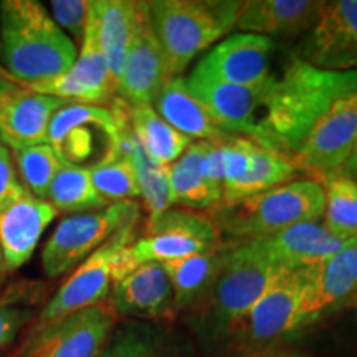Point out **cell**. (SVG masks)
Returning <instances> with one entry per match:
<instances>
[{
	"label": "cell",
	"instance_id": "6da1fadb",
	"mask_svg": "<svg viewBox=\"0 0 357 357\" xmlns=\"http://www.w3.org/2000/svg\"><path fill=\"white\" fill-rule=\"evenodd\" d=\"M357 93V70L329 71L291 56L281 77L263 88V146L293 158L318 119L334 102Z\"/></svg>",
	"mask_w": 357,
	"mask_h": 357
},
{
	"label": "cell",
	"instance_id": "7a4b0ae2",
	"mask_svg": "<svg viewBox=\"0 0 357 357\" xmlns=\"http://www.w3.org/2000/svg\"><path fill=\"white\" fill-rule=\"evenodd\" d=\"M0 56L12 82L30 84L66 73L77 61L78 50L42 3L3 0Z\"/></svg>",
	"mask_w": 357,
	"mask_h": 357
},
{
	"label": "cell",
	"instance_id": "3957f363",
	"mask_svg": "<svg viewBox=\"0 0 357 357\" xmlns=\"http://www.w3.org/2000/svg\"><path fill=\"white\" fill-rule=\"evenodd\" d=\"M242 2L213 0H153L149 20L162 48L169 77L176 78L189 63L236 24Z\"/></svg>",
	"mask_w": 357,
	"mask_h": 357
},
{
	"label": "cell",
	"instance_id": "277c9868",
	"mask_svg": "<svg viewBox=\"0 0 357 357\" xmlns=\"http://www.w3.org/2000/svg\"><path fill=\"white\" fill-rule=\"evenodd\" d=\"M324 189L318 181H296L223 207L218 230L236 238H261L298 223L318 222L324 213Z\"/></svg>",
	"mask_w": 357,
	"mask_h": 357
},
{
	"label": "cell",
	"instance_id": "5b68a950",
	"mask_svg": "<svg viewBox=\"0 0 357 357\" xmlns=\"http://www.w3.org/2000/svg\"><path fill=\"white\" fill-rule=\"evenodd\" d=\"M276 266L257 238L223 252L220 273L211 289L208 321L213 333H227L247 314L270 283Z\"/></svg>",
	"mask_w": 357,
	"mask_h": 357
},
{
	"label": "cell",
	"instance_id": "8992f818",
	"mask_svg": "<svg viewBox=\"0 0 357 357\" xmlns=\"http://www.w3.org/2000/svg\"><path fill=\"white\" fill-rule=\"evenodd\" d=\"M321 263L276 268L265 293L243 319L245 331L252 344L266 346L303 328V316L316 284Z\"/></svg>",
	"mask_w": 357,
	"mask_h": 357
},
{
	"label": "cell",
	"instance_id": "52a82bcc",
	"mask_svg": "<svg viewBox=\"0 0 357 357\" xmlns=\"http://www.w3.org/2000/svg\"><path fill=\"white\" fill-rule=\"evenodd\" d=\"M137 217L139 207L131 200H123L98 212L78 213L61 220L42 250L45 275L58 278L68 273L108 242L116 231L134 225Z\"/></svg>",
	"mask_w": 357,
	"mask_h": 357
},
{
	"label": "cell",
	"instance_id": "ba28073f",
	"mask_svg": "<svg viewBox=\"0 0 357 357\" xmlns=\"http://www.w3.org/2000/svg\"><path fill=\"white\" fill-rule=\"evenodd\" d=\"M132 227L128 225L116 231L108 242L102 243L86 260L79 263L77 271L71 273L47 306L40 311L32 334L42 331L66 316L108 300L114 283L116 255L124 245L132 243Z\"/></svg>",
	"mask_w": 357,
	"mask_h": 357
},
{
	"label": "cell",
	"instance_id": "9c48e42d",
	"mask_svg": "<svg viewBox=\"0 0 357 357\" xmlns=\"http://www.w3.org/2000/svg\"><path fill=\"white\" fill-rule=\"evenodd\" d=\"M220 231L215 220L200 212L169 208L162 215L149 218L147 231L131 245L136 265L182 260L220 248Z\"/></svg>",
	"mask_w": 357,
	"mask_h": 357
},
{
	"label": "cell",
	"instance_id": "30bf717a",
	"mask_svg": "<svg viewBox=\"0 0 357 357\" xmlns=\"http://www.w3.org/2000/svg\"><path fill=\"white\" fill-rule=\"evenodd\" d=\"M118 314L108 301L86 307L30 334L24 357H100L108 344Z\"/></svg>",
	"mask_w": 357,
	"mask_h": 357
},
{
	"label": "cell",
	"instance_id": "8fae6325",
	"mask_svg": "<svg viewBox=\"0 0 357 357\" xmlns=\"http://www.w3.org/2000/svg\"><path fill=\"white\" fill-rule=\"evenodd\" d=\"M357 142V93L334 102L312 126L298 153L296 169L318 178L336 176Z\"/></svg>",
	"mask_w": 357,
	"mask_h": 357
},
{
	"label": "cell",
	"instance_id": "7c38bea8",
	"mask_svg": "<svg viewBox=\"0 0 357 357\" xmlns=\"http://www.w3.org/2000/svg\"><path fill=\"white\" fill-rule=\"evenodd\" d=\"M296 56L321 70H357V0L323 2Z\"/></svg>",
	"mask_w": 357,
	"mask_h": 357
},
{
	"label": "cell",
	"instance_id": "4fadbf2b",
	"mask_svg": "<svg viewBox=\"0 0 357 357\" xmlns=\"http://www.w3.org/2000/svg\"><path fill=\"white\" fill-rule=\"evenodd\" d=\"M128 121V105L124 101H119L114 109L86 102H66L52 118L47 144L65 162L77 166V162H82L93 153L91 129H100L111 141Z\"/></svg>",
	"mask_w": 357,
	"mask_h": 357
},
{
	"label": "cell",
	"instance_id": "5bb4252c",
	"mask_svg": "<svg viewBox=\"0 0 357 357\" xmlns=\"http://www.w3.org/2000/svg\"><path fill=\"white\" fill-rule=\"evenodd\" d=\"M22 86L32 89L35 93H42V95L55 96L70 102H86V105L105 102L114 95L116 88L100 47L95 15L89 8V2L82 52L73 66L60 77L22 84Z\"/></svg>",
	"mask_w": 357,
	"mask_h": 357
},
{
	"label": "cell",
	"instance_id": "9a60e30c",
	"mask_svg": "<svg viewBox=\"0 0 357 357\" xmlns=\"http://www.w3.org/2000/svg\"><path fill=\"white\" fill-rule=\"evenodd\" d=\"M66 102L0 79V142L13 153L45 144L52 118Z\"/></svg>",
	"mask_w": 357,
	"mask_h": 357
},
{
	"label": "cell",
	"instance_id": "2e32d148",
	"mask_svg": "<svg viewBox=\"0 0 357 357\" xmlns=\"http://www.w3.org/2000/svg\"><path fill=\"white\" fill-rule=\"evenodd\" d=\"M167 79L171 77L166 58L151 26L147 2H136L132 37L118 95L128 106H153Z\"/></svg>",
	"mask_w": 357,
	"mask_h": 357
},
{
	"label": "cell",
	"instance_id": "e0dca14e",
	"mask_svg": "<svg viewBox=\"0 0 357 357\" xmlns=\"http://www.w3.org/2000/svg\"><path fill=\"white\" fill-rule=\"evenodd\" d=\"M185 83L222 131L231 136L242 134L255 144L263 146V134L257 119V111L261 108L263 88L253 89L225 83L197 66L192 70Z\"/></svg>",
	"mask_w": 357,
	"mask_h": 357
},
{
	"label": "cell",
	"instance_id": "ac0fdd59",
	"mask_svg": "<svg viewBox=\"0 0 357 357\" xmlns=\"http://www.w3.org/2000/svg\"><path fill=\"white\" fill-rule=\"evenodd\" d=\"M275 42L265 35H231L212 48L197 68L236 86L265 88L275 75L270 71Z\"/></svg>",
	"mask_w": 357,
	"mask_h": 357
},
{
	"label": "cell",
	"instance_id": "d6986e66",
	"mask_svg": "<svg viewBox=\"0 0 357 357\" xmlns=\"http://www.w3.org/2000/svg\"><path fill=\"white\" fill-rule=\"evenodd\" d=\"M56 215L50 202L26 190L0 208V252L6 273L19 270L32 258L43 231Z\"/></svg>",
	"mask_w": 357,
	"mask_h": 357
},
{
	"label": "cell",
	"instance_id": "ffe728a7",
	"mask_svg": "<svg viewBox=\"0 0 357 357\" xmlns=\"http://www.w3.org/2000/svg\"><path fill=\"white\" fill-rule=\"evenodd\" d=\"M108 305L116 314L139 319H166L176 314L171 281L160 263H144L109 291Z\"/></svg>",
	"mask_w": 357,
	"mask_h": 357
},
{
	"label": "cell",
	"instance_id": "44dd1931",
	"mask_svg": "<svg viewBox=\"0 0 357 357\" xmlns=\"http://www.w3.org/2000/svg\"><path fill=\"white\" fill-rule=\"evenodd\" d=\"M276 266L296 268L321 263L344 247V240L334 236L318 222L298 223L270 236L257 238Z\"/></svg>",
	"mask_w": 357,
	"mask_h": 357
},
{
	"label": "cell",
	"instance_id": "7402d4cb",
	"mask_svg": "<svg viewBox=\"0 0 357 357\" xmlns=\"http://www.w3.org/2000/svg\"><path fill=\"white\" fill-rule=\"evenodd\" d=\"M357 294V238L347 240L336 255L319 265L318 278L303 316V328L336 310Z\"/></svg>",
	"mask_w": 357,
	"mask_h": 357
},
{
	"label": "cell",
	"instance_id": "603a6c76",
	"mask_svg": "<svg viewBox=\"0 0 357 357\" xmlns=\"http://www.w3.org/2000/svg\"><path fill=\"white\" fill-rule=\"evenodd\" d=\"M323 2L314 0H250L242 2L236 29L253 35H296L311 29Z\"/></svg>",
	"mask_w": 357,
	"mask_h": 357
},
{
	"label": "cell",
	"instance_id": "cb8c5ba5",
	"mask_svg": "<svg viewBox=\"0 0 357 357\" xmlns=\"http://www.w3.org/2000/svg\"><path fill=\"white\" fill-rule=\"evenodd\" d=\"M153 105L164 121L187 137L208 142H225L234 137L217 126L205 106L192 95L184 78L167 79Z\"/></svg>",
	"mask_w": 357,
	"mask_h": 357
},
{
	"label": "cell",
	"instance_id": "d4e9b609",
	"mask_svg": "<svg viewBox=\"0 0 357 357\" xmlns=\"http://www.w3.org/2000/svg\"><path fill=\"white\" fill-rule=\"evenodd\" d=\"M89 8L95 15L98 40H100L102 55L108 63L116 93H118L132 37L136 2H131V0H93L89 2Z\"/></svg>",
	"mask_w": 357,
	"mask_h": 357
},
{
	"label": "cell",
	"instance_id": "484cf974",
	"mask_svg": "<svg viewBox=\"0 0 357 357\" xmlns=\"http://www.w3.org/2000/svg\"><path fill=\"white\" fill-rule=\"evenodd\" d=\"M211 142L199 141L190 144L176 162L169 166V185H171L172 205H182L189 211L215 208L222 204V185L207 181L200 172L207 147Z\"/></svg>",
	"mask_w": 357,
	"mask_h": 357
},
{
	"label": "cell",
	"instance_id": "4316f807",
	"mask_svg": "<svg viewBox=\"0 0 357 357\" xmlns=\"http://www.w3.org/2000/svg\"><path fill=\"white\" fill-rule=\"evenodd\" d=\"M223 261L220 248L182 260L160 263L171 281L176 311L184 310L211 293Z\"/></svg>",
	"mask_w": 357,
	"mask_h": 357
},
{
	"label": "cell",
	"instance_id": "83f0119b",
	"mask_svg": "<svg viewBox=\"0 0 357 357\" xmlns=\"http://www.w3.org/2000/svg\"><path fill=\"white\" fill-rule=\"evenodd\" d=\"M294 172H296V166L289 155L273 153L255 144L248 172L234 184L222 187V207H231L253 195L283 185L294 176Z\"/></svg>",
	"mask_w": 357,
	"mask_h": 357
},
{
	"label": "cell",
	"instance_id": "f1b7e54d",
	"mask_svg": "<svg viewBox=\"0 0 357 357\" xmlns=\"http://www.w3.org/2000/svg\"><path fill=\"white\" fill-rule=\"evenodd\" d=\"M128 113L142 151L159 166H171L190 146V137L164 121L153 106H128Z\"/></svg>",
	"mask_w": 357,
	"mask_h": 357
},
{
	"label": "cell",
	"instance_id": "f546056e",
	"mask_svg": "<svg viewBox=\"0 0 357 357\" xmlns=\"http://www.w3.org/2000/svg\"><path fill=\"white\" fill-rule=\"evenodd\" d=\"M47 202H50L56 212L65 213L88 212L96 208L101 211L108 205L93 185L89 167L68 162H63L53 178Z\"/></svg>",
	"mask_w": 357,
	"mask_h": 357
},
{
	"label": "cell",
	"instance_id": "4dcf8cb0",
	"mask_svg": "<svg viewBox=\"0 0 357 357\" xmlns=\"http://www.w3.org/2000/svg\"><path fill=\"white\" fill-rule=\"evenodd\" d=\"M326 230L344 240L357 238V182L344 176L323 178Z\"/></svg>",
	"mask_w": 357,
	"mask_h": 357
},
{
	"label": "cell",
	"instance_id": "1f68e13d",
	"mask_svg": "<svg viewBox=\"0 0 357 357\" xmlns=\"http://www.w3.org/2000/svg\"><path fill=\"white\" fill-rule=\"evenodd\" d=\"M91 181L98 194L108 200H131L141 197L137 172L132 155H116L106 153L100 162L89 167Z\"/></svg>",
	"mask_w": 357,
	"mask_h": 357
},
{
	"label": "cell",
	"instance_id": "d6a6232c",
	"mask_svg": "<svg viewBox=\"0 0 357 357\" xmlns=\"http://www.w3.org/2000/svg\"><path fill=\"white\" fill-rule=\"evenodd\" d=\"M15 160L25 190L33 197L47 200L53 178L65 160L47 142L17 151Z\"/></svg>",
	"mask_w": 357,
	"mask_h": 357
},
{
	"label": "cell",
	"instance_id": "836d02e7",
	"mask_svg": "<svg viewBox=\"0 0 357 357\" xmlns=\"http://www.w3.org/2000/svg\"><path fill=\"white\" fill-rule=\"evenodd\" d=\"M136 137V136H134ZM132 160L136 166L141 197L149 208V218L162 215L171 208V185H169V166H159L147 158L137 139H134Z\"/></svg>",
	"mask_w": 357,
	"mask_h": 357
},
{
	"label": "cell",
	"instance_id": "e575fe53",
	"mask_svg": "<svg viewBox=\"0 0 357 357\" xmlns=\"http://www.w3.org/2000/svg\"><path fill=\"white\" fill-rule=\"evenodd\" d=\"M100 357H169L162 337L153 329L128 324L111 334Z\"/></svg>",
	"mask_w": 357,
	"mask_h": 357
},
{
	"label": "cell",
	"instance_id": "d590c367",
	"mask_svg": "<svg viewBox=\"0 0 357 357\" xmlns=\"http://www.w3.org/2000/svg\"><path fill=\"white\" fill-rule=\"evenodd\" d=\"M50 7L55 24L82 43L88 19L86 0H53Z\"/></svg>",
	"mask_w": 357,
	"mask_h": 357
},
{
	"label": "cell",
	"instance_id": "8d00e7d4",
	"mask_svg": "<svg viewBox=\"0 0 357 357\" xmlns=\"http://www.w3.org/2000/svg\"><path fill=\"white\" fill-rule=\"evenodd\" d=\"M24 192L25 187L17 178L10 151L3 144H0V208L6 207L8 202H12Z\"/></svg>",
	"mask_w": 357,
	"mask_h": 357
},
{
	"label": "cell",
	"instance_id": "74e56055",
	"mask_svg": "<svg viewBox=\"0 0 357 357\" xmlns=\"http://www.w3.org/2000/svg\"><path fill=\"white\" fill-rule=\"evenodd\" d=\"M33 318V312L22 307H0V351L13 342L20 329Z\"/></svg>",
	"mask_w": 357,
	"mask_h": 357
},
{
	"label": "cell",
	"instance_id": "f35d334b",
	"mask_svg": "<svg viewBox=\"0 0 357 357\" xmlns=\"http://www.w3.org/2000/svg\"><path fill=\"white\" fill-rule=\"evenodd\" d=\"M339 176H344L347 178H352V181L357 182V142L352 149V153L347 160L344 162V166L341 167V171L337 172Z\"/></svg>",
	"mask_w": 357,
	"mask_h": 357
},
{
	"label": "cell",
	"instance_id": "ab89813d",
	"mask_svg": "<svg viewBox=\"0 0 357 357\" xmlns=\"http://www.w3.org/2000/svg\"><path fill=\"white\" fill-rule=\"evenodd\" d=\"M255 357H305L294 351H284V349H273V351H265L257 354Z\"/></svg>",
	"mask_w": 357,
	"mask_h": 357
},
{
	"label": "cell",
	"instance_id": "60d3db41",
	"mask_svg": "<svg viewBox=\"0 0 357 357\" xmlns=\"http://www.w3.org/2000/svg\"><path fill=\"white\" fill-rule=\"evenodd\" d=\"M6 273V270H3V260H2V252H0V276Z\"/></svg>",
	"mask_w": 357,
	"mask_h": 357
},
{
	"label": "cell",
	"instance_id": "b9f144b4",
	"mask_svg": "<svg viewBox=\"0 0 357 357\" xmlns=\"http://www.w3.org/2000/svg\"><path fill=\"white\" fill-rule=\"evenodd\" d=\"M0 144H2V142H0Z\"/></svg>",
	"mask_w": 357,
	"mask_h": 357
}]
</instances>
